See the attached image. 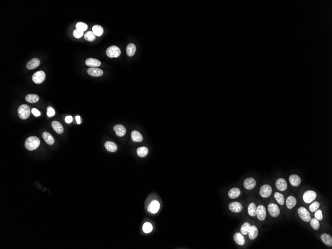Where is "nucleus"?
Masks as SVG:
<instances>
[{
	"label": "nucleus",
	"mask_w": 332,
	"mask_h": 249,
	"mask_svg": "<svg viewBox=\"0 0 332 249\" xmlns=\"http://www.w3.org/2000/svg\"><path fill=\"white\" fill-rule=\"evenodd\" d=\"M30 109L26 104H23L18 109V115L19 118L22 119H26L30 115Z\"/></svg>",
	"instance_id": "2"
},
{
	"label": "nucleus",
	"mask_w": 332,
	"mask_h": 249,
	"mask_svg": "<svg viewBox=\"0 0 332 249\" xmlns=\"http://www.w3.org/2000/svg\"><path fill=\"white\" fill-rule=\"evenodd\" d=\"M234 239L236 243L240 246H243L245 243L244 237L240 233L237 232L234 236Z\"/></svg>",
	"instance_id": "21"
},
{
	"label": "nucleus",
	"mask_w": 332,
	"mask_h": 249,
	"mask_svg": "<svg viewBox=\"0 0 332 249\" xmlns=\"http://www.w3.org/2000/svg\"><path fill=\"white\" fill-rule=\"evenodd\" d=\"M256 215L257 217L260 220H264L267 216L266 208L264 205H260L257 208Z\"/></svg>",
	"instance_id": "9"
},
{
	"label": "nucleus",
	"mask_w": 332,
	"mask_h": 249,
	"mask_svg": "<svg viewBox=\"0 0 332 249\" xmlns=\"http://www.w3.org/2000/svg\"><path fill=\"white\" fill-rule=\"evenodd\" d=\"M47 116L49 117H51V116H54L55 115V110L52 107H48L47 108Z\"/></svg>",
	"instance_id": "42"
},
{
	"label": "nucleus",
	"mask_w": 332,
	"mask_h": 249,
	"mask_svg": "<svg viewBox=\"0 0 332 249\" xmlns=\"http://www.w3.org/2000/svg\"><path fill=\"white\" fill-rule=\"evenodd\" d=\"M160 206L159 202L158 201H154L148 206V210L151 213H156L159 210Z\"/></svg>",
	"instance_id": "15"
},
{
	"label": "nucleus",
	"mask_w": 332,
	"mask_h": 249,
	"mask_svg": "<svg viewBox=\"0 0 332 249\" xmlns=\"http://www.w3.org/2000/svg\"><path fill=\"white\" fill-rule=\"evenodd\" d=\"M113 130L115 132L116 135L119 137H122L126 134V128L120 124L115 126L113 127Z\"/></svg>",
	"instance_id": "17"
},
{
	"label": "nucleus",
	"mask_w": 332,
	"mask_h": 249,
	"mask_svg": "<svg viewBox=\"0 0 332 249\" xmlns=\"http://www.w3.org/2000/svg\"><path fill=\"white\" fill-rule=\"evenodd\" d=\"M298 213L299 217L302 220L305 222H309L311 217L308 210L303 207H301L298 210Z\"/></svg>",
	"instance_id": "5"
},
{
	"label": "nucleus",
	"mask_w": 332,
	"mask_h": 249,
	"mask_svg": "<svg viewBox=\"0 0 332 249\" xmlns=\"http://www.w3.org/2000/svg\"><path fill=\"white\" fill-rule=\"evenodd\" d=\"M84 38L86 40L89 41H93L95 40V35H94L93 32L89 31L85 34Z\"/></svg>",
	"instance_id": "36"
},
{
	"label": "nucleus",
	"mask_w": 332,
	"mask_h": 249,
	"mask_svg": "<svg viewBox=\"0 0 332 249\" xmlns=\"http://www.w3.org/2000/svg\"><path fill=\"white\" fill-rule=\"evenodd\" d=\"M229 209L231 212L235 213H239L243 209V206L239 202L235 201L231 202L229 205Z\"/></svg>",
	"instance_id": "11"
},
{
	"label": "nucleus",
	"mask_w": 332,
	"mask_h": 249,
	"mask_svg": "<svg viewBox=\"0 0 332 249\" xmlns=\"http://www.w3.org/2000/svg\"><path fill=\"white\" fill-rule=\"evenodd\" d=\"M43 137L46 143L48 145H53L54 143L55 140L53 136L50 133L47 132H44L43 134Z\"/></svg>",
	"instance_id": "24"
},
{
	"label": "nucleus",
	"mask_w": 332,
	"mask_h": 249,
	"mask_svg": "<svg viewBox=\"0 0 332 249\" xmlns=\"http://www.w3.org/2000/svg\"><path fill=\"white\" fill-rule=\"evenodd\" d=\"M241 194V190L237 187L231 189L228 192V196L231 199H235L238 198Z\"/></svg>",
	"instance_id": "23"
},
{
	"label": "nucleus",
	"mask_w": 332,
	"mask_h": 249,
	"mask_svg": "<svg viewBox=\"0 0 332 249\" xmlns=\"http://www.w3.org/2000/svg\"><path fill=\"white\" fill-rule=\"evenodd\" d=\"M51 126L56 133L61 134L63 132V127L60 122H58L57 121H54L52 122Z\"/></svg>",
	"instance_id": "20"
},
{
	"label": "nucleus",
	"mask_w": 332,
	"mask_h": 249,
	"mask_svg": "<svg viewBox=\"0 0 332 249\" xmlns=\"http://www.w3.org/2000/svg\"><path fill=\"white\" fill-rule=\"evenodd\" d=\"M272 187L269 184H264L262 186L260 190V194L261 197L264 198H267L270 196L272 193Z\"/></svg>",
	"instance_id": "7"
},
{
	"label": "nucleus",
	"mask_w": 332,
	"mask_h": 249,
	"mask_svg": "<svg viewBox=\"0 0 332 249\" xmlns=\"http://www.w3.org/2000/svg\"><path fill=\"white\" fill-rule=\"evenodd\" d=\"M317 193L313 190H308L304 192L303 198L304 202L307 203H310L316 199L317 197Z\"/></svg>",
	"instance_id": "6"
},
{
	"label": "nucleus",
	"mask_w": 332,
	"mask_h": 249,
	"mask_svg": "<svg viewBox=\"0 0 332 249\" xmlns=\"http://www.w3.org/2000/svg\"><path fill=\"white\" fill-rule=\"evenodd\" d=\"M32 112L35 116H36V117L40 116L41 115L40 112H39V110L37 109H35V108L32 109Z\"/></svg>",
	"instance_id": "43"
},
{
	"label": "nucleus",
	"mask_w": 332,
	"mask_h": 249,
	"mask_svg": "<svg viewBox=\"0 0 332 249\" xmlns=\"http://www.w3.org/2000/svg\"><path fill=\"white\" fill-rule=\"evenodd\" d=\"M268 210L270 214L273 217H276L280 214V209L278 205L274 203H270L268 205Z\"/></svg>",
	"instance_id": "8"
},
{
	"label": "nucleus",
	"mask_w": 332,
	"mask_h": 249,
	"mask_svg": "<svg viewBox=\"0 0 332 249\" xmlns=\"http://www.w3.org/2000/svg\"><path fill=\"white\" fill-rule=\"evenodd\" d=\"M76 28L78 30H81L82 32H85L88 29V26L85 23L79 22L76 25Z\"/></svg>",
	"instance_id": "37"
},
{
	"label": "nucleus",
	"mask_w": 332,
	"mask_h": 249,
	"mask_svg": "<svg viewBox=\"0 0 332 249\" xmlns=\"http://www.w3.org/2000/svg\"><path fill=\"white\" fill-rule=\"evenodd\" d=\"M289 181L292 186L296 187L300 184L301 180L299 176L295 174H293L290 176L289 178Z\"/></svg>",
	"instance_id": "13"
},
{
	"label": "nucleus",
	"mask_w": 332,
	"mask_h": 249,
	"mask_svg": "<svg viewBox=\"0 0 332 249\" xmlns=\"http://www.w3.org/2000/svg\"><path fill=\"white\" fill-rule=\"evenodd\" d=\"M248 210V213L250 216L254 217L256 215L257 207L254 202H252L249 204Z\"/></svg>",
	"instance_id": "29"
},
{
	"label": "nucleus",
	"mask_w": 332,
	"mask_h": 249,
	"mask_svg": "<svg viewBox=\"0 0 332 249\" xmlns=\"http://www.w3.org/2000/svg\"><path fill=\"white\" fill-rule=\"evenodd\" d=\"M320 206V203L318 201H314L313 203L311 204V205H310L309 209L311 212H315L317 209H318Z\"/></svg>",
	"instance_id": "39"
},
{
	"label": "nucleus",
	"mask_w": 332,
	"mask_h": 249,
	"mask_svg": "<svg viewBox=\"0 0 332 249\" xmlns=\"http://www.w3.org/2000/svg\"><path fill=\"white\" fill-rule=\"evenodd\" d=\"M39 97L35 94H29L26 97V101L28 103H36L39 101Z\"/></svg>",
	"instance_id": "30"
},
{
	"label": "nucleus",
	"mask_w": 332,
	"mask_h": 249,
	"mask_svg": "<svg viewBox=\"0 0 332 249\" xmlns=\"http://www.w3.org/2000/svg\"><path fill=\"white\" fill-rule=\"evenodd\" d=\"M310 225L312 228L315 230H318L320 228V223L319 220L316 218H313L310 220Z\"/></svg>",
	"instance_id": "35"
},
{
	"label": "nucleus",
	"mask_w": 332,
	"mask_h": 249,
	"mask_svg": "<svg viewBox=\"0 0 332 249\" xmlns=\"http://www.w3.org/2000/svg\"><path fill=\"white\" fill-rule=\"evenodd\" d=\"M275 186L277 189L280 191H285L287 188V184L284 178H279L276 181Z\"/></svg>",
	"instance_id": "12"
},
{
	"label": "nucleus",
	"mask_w": 332,
	"mask_h": 249,
	"mask_svg": "<svg viewBox=\"0 0 332 249\" xmlns=\"http://www.w3.org/2000/svg\"><path fill=\"white\" fill-rule=\"evenodd\" d=\"M88 74L93 77H99L103 75V71L101 69L96 68H90L88 70Z\"/></svg>",
	"instance_id": "19"
},
{
	"label": "nucleus",
	"mask_w": 332,
	"mask_h": 249,
	"mask_svg": "<svg viewBox=\"0 0 332 249\" xmlns=\"http://www.w3.org/2000/svg\"><path fill=\"white\" fill-rule=\"evenodd\" d=\"M321 239L325 244L330 247L332 246V237L329 234L324 233L321 236Z\"/></svg>",
	"instance_id": "26"
},
{
	"label": "nucleus",
	"mask_w": 332,
	"mask_h": 249,
	"mask_svg": "<svg viewBox=\"0 0 332 249\" xmlns=\"http://www.w3.org/2000/svg\"><path fill=\"white\" fill-rule=\"evenodd\" d=\"M249 238L251 240H255L258 235V229L255 225L251 226L249 228L248 233Z\"/></svg>",
	"instance_id": "14"
},
{
	"label": "nucleus",
	"mask_w": 332,
	"mask_h": 249,
	"mask_svg": "<svg viewBox=\"0 0 332 249\" xmlns=\"http://www.w3.org/2000/svg\"><path fill=\"white\" fill-rule=\"evenodd\" d=\"M24 145L26 149L29 151H33L39 147L40 140L36 136H31L26 140Z\"/></svg>",
	"instance_id": "1"
},
{
	"label": "nucleus",
	"mask_w": 332,
	"mask_h": 249,
	"mask_svg": "<svg viewBox=\"0 0 332 249\" xmlns=\"http://www.w3.org/2000/svg\"><path fill=\"white\" fill-rule=\"evenodd\" d=\"M137 153L139 157H146L148 153V150L146 147H141L137 149Z\"/></svg>",
	"instance_id": "33"
},
{
	"label": "nucleus",
	"mask_w": 332,
	"mask_h": 249,
	"mask_svg": "<svg viewBox=\"0 0 332 249\" xmlns=\"http://www.w3.org/2000/svg\"><path fill=\"white\" fill-rule=\"evenodd\" d=\"M87 66L91 67V68H96L101 66V63L100 61L95 58H88L86 61Z\"/></svg>",
	"instance_id": "16"
},
{
	"label": "nucleus",
	"mask_w": 332,
	"mask_h": 249,
	"mask_svg": "<svg viewBox=\"0 0 332 249\" xmlns=\"http://www.w3.org/2000/svg\"><path fill=\"white\" fill-rule=\"evenodd\" d=\"M136 46L133 43H130L127 46L126 48V53L128 56L129 57L133 56L136 52Z\"/></svg>",
	"instance_id": "28"
},
{
	"label": "nucleus",
	"mask_w": 332,
	"mask_h": 249,
	"mask_svg": "<svg viewBox=\"0 0 332 249\" xmlns=\"http://www.w3.org/2000/svg\"><path fill=\"white\" fill-rule=\"evenodd\" d=\"M46 73L43 71H39L35 73L32 77L34 83L39 84L43 83L46 79Z\"/></svg>",
	"instance_id": "4"
},
{
	"label": "nucleus",
	"mask_w": 332,
	"mask_h": 249,
	"mask_svg": "<svg viewBox=\"0 0 332 249\" xmlns=\"http://www.w3.org/2000/svg\"><path fill=\"white\" fill-rule=\"evenodd\" d=\"M104 146L107 151L110 152H115L118 149V146L115 144L111 141H107L104 144Z\"/></svg>",
	"instance_id": "27"
},
{
	"label": "nucleus",
	"mask_w": 332,
	"mask_h": 249,
	"mask_svg": "<svg viewBox=\"0 0 332 249\" xmlns=\"http://www.w3.org/2000/svg\"><path fill=\"white\" fill-rule=\"evenodd\" d=\"M39 64H40V61L39 59L35 58L30 60L26 64V68L29 70L34 69L35 68L39 66Z\"/></svg>",
	"instance_id": "18"
},
{
	"label": "nucleus",
	"mask_w": 332,
	"mask_h": 249,
	"mask_svg": "<svg viewBox=\"0 0 332 249\" xmlns=\"http://www.w3.org/2000/svg\"><path fill=\"white\" fill-rule=\"evenodd\" d=\"M65 121L67 122V123H70L71 122H72L73 118L72 116H67L65 118Z\"/></svg>",
	"instance_id": "44"
},
{
	"label": "nucleus",
	"mask_w": 332,
	"mask_h": 249,
	"mask_svg": "<svg viewBox=\"0 0 332 249\" xmlns=\"http://www.w3.org/2000/svg\"><path fill=\"white\" fill-rule=\"evenodd\" d=\"M152 225L149 222H146L144 224L143 226V230L144 232H145V233H149L151 232V231H152Z\"/></svg>",
	"instance_id": "38"
},
{
	"label": "nucleus",
	"mask_w": 332,
	"mask_h": 249,
	"mask_svg": "<svg viewBox=\"0 0 332 249\" xmlns=\"http://www.w3.org/2000/svg\"><path fill=\"white\" fill-rule=\"evenodd\" d=\"M93 32L95 36H100L103 35L104 29L101 26L99 25H95L92 28Z\"/></svg>",
	"instance_id": "31"
},
{
	"label": "nucleus",
	"mask_w": 332,
	"mask_h": 249,
	"mask_svg": "<svg viewBox=\"0 0 332 249\" xmlns=\"http://www.w3.org/2000/svg\"><path fill=\"white\" fill-rule=\"evenodd\" d=\"M131 137L132 140L134 142H141L143 140V138L142 137V135L136 130L132 131Z\"/></svg>",
	"instance_id": "25"
},
{
	"label": "nucleus",
	"mask_w": 332,
	"mask_h": 249,
	"mask_svg": "<svg viewBox=\"0 0 332 249\" xmlns=\"http://www.w3.org/2000/svg\"><path fill=\"white\" fill-rule=\"evenodd\" d=\"M83 35H84V32H82L81 30H78L77 29L73 31V35L75 37L77 38H80Z\"/></svg>",
	"instance_id": "41"
},
{
	"label": "nucleus",
	"mask_w": 332,
	"mask_h": 249,
	"mask_svg": "<svg viewBox=\"0 0 332 249\" xmlns=\"http://www.w3.org/2000/svg\"><path fill=\"white\" fill-rule=\"evenodd\" d=\"M76 120L77 121V124H80L81 123V118L80 116H77L76 117Z\"/></svg>",
	"instance_id": "45"
},
{
	"label": "nucleus",
	"mask_w": 332,
	"mask_h": 249,
	"mask_svg": "<svg viewBox=\"0 0 332 249\" xmlns=\"http://www.w3.org/2000/svg\"><path fill=\"white\" fill-rule=\"evenodd\" d=\"M296 203H297V201L294 196H289L287 198L286 204L287 209H293V207L296 205Z\"/></svg>",
	"instance_id": "22"
},
{
	"label": "nucleus",
	"mask_w": 332,
	"mask_h": 249,
	"mask_svg": "<svg viewBox=\"0 0 332 249\" xmlns=\"http://www.w3.org/2000/svg\"><path fill=\"white\" fill-rule=\"evenodd\" d=\"M256 186V181L255 180V178L252 177L246 178L244 181V186L245 188L248 190H251L254 189Z\"/></svg>",
	"instance_id": "10"
},
{
	"label": "nucleus",
	"mask_w": 332,
	"mask_h": 249,
	"mask_svg": "<svg viewBox=\"0 0 332 249\" xmlns=\"http://www.w3.org/2000/svg\"><path fill=\"white\" fill-rule=\"evenodd\" d=\"M106 53L109 57L117 58L120 56L121 50L119 47L116 46H112L107 49Z\"/></svg>",
	"instance_id": "3"
},
{
	"label": "nucleus",
	"mask_w": 332,
	"mask_h": 249,
	"mask_svg": "<svg viewBox=\"0 0 332 249\" xmlns=\"http://www.w3.org/2000/svg\"><path fill=\"white\" fill-rule=\"evenodd\" d=\"M274 196H275V198L277 201V202L279 204L281 205H284V202H285V198H284V195L280 193V192H276L275 193Z\"/></svg>",
	"instance_id": "32"
},
{
	"label": "nucleus",
	"mask_w": 332,
	"mask_h": 249,
	"mask_svg": "<svg viewBox=\"0 0 332 249\" xmlns=\"http://www.w3.org/2000/svg\"><path fill=\"white\" fill-rule=\"evenodd\" d=\"M250 226H251V225L248 222H245L241 226V234H243L244 235H246L248 233L249 228H250Z\"/></svg>",
	"instance_id": "34"
},
{
	"label": "nucleus",
	"mask_w": 332,
	"mask_h": 249,
	"mask_svg": "<svg viewBox=\"0 0 332 249\" xmlns=\"http://www.w3.org/2000/svg\"><path fill=\"white\" fill-rule=\"evenodd\" d=\"M315 218L317 219L318 220L321 221L323 219V214H322V212L321 210L320 209H317L315 213Z\"/></svg>",
	"instance_id": "40"
}]
</instances>
